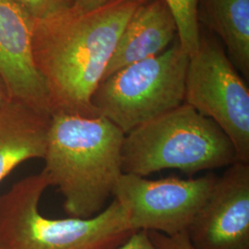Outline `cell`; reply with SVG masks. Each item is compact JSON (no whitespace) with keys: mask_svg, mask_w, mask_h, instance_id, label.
<instances>
[{"mask_svg":"<svg viewBox=\"0 0 249 249\" xmlns=\"http://www.w3.org/2000/svg\"><path fill=\"white\" fill-rule=\"evenodd\" d=\"M141 4L117 0L91 11L68 9L35 20L33 54L51 116L98 117L91 99L124 27Z\"/></svg>","mask_w":249,"mask_h":249,"instance_id":"obj_1","label":"cell"},{"mask_svg":"<svg viewBox=\"0 0 249 249\" xmlns=\"http://www.w3.org/2000/svg\"><path fill=\"white\" fill-rule=\"evenodd\" d=\"M9 100V92L3 80L0 77V107L4 106Z\"/></svg>","mask_w":249,"mask_h":249,"instance_id":"obj_18","label":"cell"},{"mask_svg":"<svg viewBox=\"0 0 249 249\" xmlns=\"http://www.w3.org/2000/svg\"><path fill=\"white\" fill-rule=\"evenodd\" d=\"M177 38V23L165 0L141 4L124 27L103 80L126 66L164 52Z\"/></svg>","mask_w":249,"mask_h":249,"instance_id":"obj_10","label":"cell"},{"mask_svg":"<svg viewBox=\"0 0 249 249\" xmlns=\"http://www.w3.org/2000/svg\"><path fill=\"white\" fill-rule=\"evenodd\" d=\"M188 61L177 38L164 52L102 80L92 106L125 135L185 103Z\"/></svg>","mask_w":249,"mask_h":249,"instance_id":"obj_5","label":"cell"},{"mask_svg":"<svg viewBox=\"0 0 249 249\" xmlns=\"http://www.w3.org/2000/svg\"><path fill=\"white\" fill-rule=\"evenodd\" d=\"M185 104L218 124L233 144L239 161L249 163V89L223 46L201 33L189 55Z\"/></svg>","mask_w":249,"mask_h":249,"instance_id":"obj_6","label":"cell"},{"mask_svg":"<svg viewBox=\"0 0 249 249\" xmlns=\"http://www.w3.org/2000/svg\"><path fill=\"white\" fill-rule=\"evenodd\" d=\"M49 187L42 170L0 196V249H116L133 233L116 198L88 219L45 217L40 202Z\"/></svg>","mask_w":249,"mask_h":249,"instance_id":"obj_3","label":"cell"},{"mask_svg":"<svg viewBox=\"0 0 249 249\" xmlns=\"http://www.w3.org/2000/svg\"><path fill=\"white\" fill-rule=\"evenodd\" d=\"M200 0H165L178 27V40L181 47L190 55L199 45L201 28L197 19Z\"/></svg>","mask_w":249,"mask_h":249,"instance_id":"obj_13","label":"cell"},{"mask_svg":"<svg viewBox=\"0 0 249 249\" xmlns=\"http://www.w3.org/2000/svg\"><path fill=\"white\" fill-rule=\"evenodd\" d=\"M50 121L15 100L0 107V183L22 162L44 159Z\"/></svg>","mask_w":249,"mask_h":249,"instance_id":"obj_11","label":"cell"},{"mask_svg":"<svg viewBox=\"0 0 249 249\" xmlns=\"http://www.w3.org/2000/svg\"><path fill=\"white\" fill-rule=\"evenodd\" d=\"M124 134L106 117L53 114L48 130L45 168L50 187H57L70 217L100 213L114 196L123 175Z\"/></svg>","mask_w":249,"mask_h":249,"instance_id":"obj_2","label":"cell"},{"mask_svg":"<svg viewBox=\"0 0 249 249\" xmlns=\"http://www.w3.org/2000/svg\"><path fill=\"white\" fill-rule=\"evenodd\" d=\"M237 161L221 127L185 103L125 134L122 146L123 174L142 178L164 169L193 176Z\"/></svg>","mask_w":249,"mask_h":249,"instance_id":"obj_4","label":"cell"},{"mask_svg":"<svg viewBox=\"0 0 249 249\" xmlns=\"http://www.w3.org/2000/svg\"><path fill=\"white\" fill-rule=\"evenodd\" d=\"M114 1H117V0H69V4H70V9H74L81 12H87V11H91V10L102 8ZM132 1L138 2L140 4H144L149 2L150 0H132Z\"/></svg>","mask_w":249,"mask_h":249,"instance_id":"obj_17","label":"cell"},{"mask_svg":"<svg viewBox=\"0 0 249 249\" xmlns=\"http://www.w3.org/2000/svg\"><path fill=\"white\" fill-rule=\"evenodd\" d=\"M35 20L49 18L70 9L69 0H14Z\"/></svg>","mask_w":249,"mask_h":249,"instance_id":"obj_14","label":"cell"},{"mask_svg":"<svg viewBox=\"0 0 249 249\" xmlns=\"http://www.w3.org/2000/svg\"><path fill=\"white\" fill-rule=\"evenodd\" d=\"M217 180L212 173L198 178L158 180L123 174L114 198L124 209L134 231H157L172 236L187 231Z\"/></svg>","mask_w":249,"mask_h":249,"instance_id":"obj_7","label":"cell"},{"mask_svg":"<svg viewBox=\"0 0 249 249\" xmlns=\"http://www.w3.org/2000/svg\"><path fill=\"white\" fill-rule=\"evenodd\" d=\"M148 232L151 241L158 249H195L188 240L187 231L172 236L157 231Z\"/></svg>","mask_w":249,"mask_h":249,"instance_id":"obj_15","label":"cell"},{"mask_svg":"<svg viewBox=\"0 0 249 249\" xmlns=\"http://www.w3.org/2000/svg\"><path fill=\"white\" fill-rule=\"evenodd\" d=\"M195 249H249V163L227 167L187 230Z\"/></svg>","mask_w":249,"mask_h":249,"instance_id":"obj_8","label":"cell"},{"mask_svg":"<svg viewBox=\"0 0 249 249\" xmlns=\"http://www.w3.org/2000/svg\"><path fill=\"white\" fill-rule=\"evenodd\" d=\"M197 19L219 36L243 78L249 79V0H200Z\"/></svg>","mask_w":249,"mask_h":249,"instance_id":"obj_12","label":"cell"},{"mask_svg":"<svg viewBox=\"0 0 249 249\" xmlns=\"http://www.w3.org/2000/svg\"><path fill=\"white\" fill-rule=\"evenodd\" d=\"M34 23L14 0H0V77L9 99L51 116L45 82L34 60Z\"/></svg>","mask_w":249,"mask_h":249,"instance_id":"obj_9","label":"cell"},{"mask_svg":"<svg viewBox=\"0 0 249 249\" xmlns=\"http://www.w3.org/2000/svg\"><path fill=\"white\" fill-rule=\"evenodd\" d=\"M116 249H158L151 241L148 231H134L129 238Z\"/></svg>","mask_w":249,"mask_h":249,"instance_id":"obj_16","label":"cell"}]
</instances>
